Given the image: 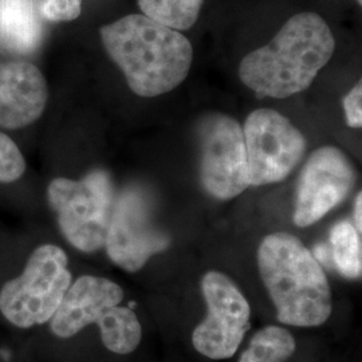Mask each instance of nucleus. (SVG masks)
I'll list each match as a JSON object with an SVG mask.
<instances>
[{"label":"nucleus","mask_w":362,"mask_h":362,"mask_svg":"<svg viewBox=\"0 0 362 362\" xmlns=\"http://www.w3.org/2000/svg\"><path fill=\"white\" fill-rule=\"evenodd\" d=\"M169 246V238L152 220L151 203L139 188L117 197L105 238L109 258L129 272H139L152 255Z\"/></svg>","instance_id":"6e6552de"},{"label":"nucleus","mask_w":362,"mask_h":362,"mask_svg":"<svg viewBox=\"0 0 362 362\" xmlns=\"http://www.w3.org/2000/svg\"><path fill=\"white\" fill-rule=\"evenodd\" d=\"M357 1H358V3H360V4H361V3H362V0H357Z\"/></svg>","instance_id":"5701e85b"},{"label":"nucleus","mask_w":362,"mask_h":362,"mask_svg":"<svg viewBox=\"0 0 362 362\" xmlns=\"http://www.w3.org/2000/svg\"><path fill=\"white\" fill-rule=\"evenodd\" d=\"M144 15L173 30H188L199 18L203 0H139Z\"/></svg>","instance_id":"f3484780"},{"label":"nucleus","mask_w":362,"mask_h":362,"mask_svg":"<svg viewBox=\"0 0 362 362\" xmlns=\"http://www.w3.org/2000/svg\"><path fill=\"white\" fill-rule=\"evenodd\" d=\"M40 7L47 21L70 22L81 15L82 0H43Z\"/></svg>","instance_id":"6ab92c4d"},{"label":"nucleus","mask_w":362,"mask_h":362,"mask_svg":"<svg viewBox=\"0 0 362 362\" xmlns=\"http://www.w3.org/2000/svg\"><path fill=\"white\" fill-rule=\"evenodd\" d=\"M47 194L61 231L73 246L83 252L105 246L115 204L113 184L105 170H93L82 180L55 179Z\"/></svg>","instance_id":"39448f33"},{"label":"nucleus","mask_w":362,"mask_h":362,"mask_svg":"<svg viewBox=\"0 0 362 362\" xmlns=\"http://www.w3.org/2000/svg\"><path fill=\"white\" fill-rule=\"evenodd\" d=\"M38 0H0V43L19 54L34 52L43 37Z\"/></svg>","instance_id":"ddd939ff"},{"label":"nucleus","mask_w":362,"mask_h":362,"mask_svg":"<svg viewBox=\"0 0 362 362\" xmlns=\"http://www.w3.org/2000/svg\"><path fill=\"white\" fill-rule=\"evenodd\" d=\"M362 89L361 82H358L349 94L344 98V107L346 121L351 128H361L362 127Z\"/></svg>","instance_id":"aec40b11"},{"label":"nucleus","mask_w":362,"mask_h":362,"mask_svg":"<svg viewBox=\"0 0 362 362\" xmlns=\"http://www.w3.org/2000/svg\"><path fill=\"white\" fill-rule=\"evenodd\" d=\"M97 325L101 329L105 346L117 354L132 353L141 341V325L129 308L113 306Z\"/></svg>","instance_id":"4468645a"},{"label":"nucleus","mask_w":362,"mask_h":362,"mask_svg":"<svg viewBox=\"0 0 362 362\" xmlns=\"http://www.w3.org/2000/svg\"><path fill=\"white\" fill-rule=\"evenodd\" d=\"M334 49V37L320 15L297 13L269 45L245 57L239 76L258 98H287L310 86Z\"/></svg>","instance_id":"f257e3e1"},{"label":"nucleus","mask_w":362,"mask_h":362,"mask_svg":"<svg viewBox=\"0 0 362 362\" xmlns=\"http://www.w3.org/2000/svg\"><path fill=\"white\" fill-rule=\"evenodd\" d=\"M207 318L194 329V349L212 360L230 358L250 327V305L224 274L208 272L202 282Z\"/></svg>","instance_id":"1a4fd4ad"},{"label":"nucleus","mask_w":362,"mask_h":362,"mask_svg":"<svg viewBox=\"0 0 362 362\" xmlns=\"http://www.w3.org/2000/svg\"><path fill=\"white\" fill-rule=\"evenodd\" d=\"M294 350L296 341L288 330L269 326L252 337L239 362H285Z\"/></svg>","instance_id":"dca6fc26"},{"label":"nucleus","mask_w":362,"mask_h":362,"mask_svg":"<svg viewBox=\"0 0 362 362\" xmlns=\"http://www.w3.org/2000/svg\"><path fill=\"white\" fill-rule=\"evenodd\" d=\"M258 264L278 321L299 327L327 321L330 286L320 262L298 238L286 233L266 236L259 246Z\"/></svg>","instance_id":"7ed1b4c3"},{"label":"nucleus","mask_w":362,"mask_h":362,"mask_svg":"<svg viewBox=\"0 0 362 362\" xmlns=\"http://www.w3.org/2000/svg\"><path fill=\"white\" fill-rule=\"evenodd\" d=\"M70 284L65 251L52 245L38 247L23 272L1 287L0 311L22 329L49 322Z\"/></svg>","instance_id":"20e7f679"},{"label":"nucleus","mask_w":362,"mask_h":362,"mask_svg":"<svg viewBox=\"0 0 362 362\" xmlns=\"http://www.w3.org/2000/svg\"><path fill=\"white\" fill-rule=\"evenodd\" d=\"M105 49L132 91L157 97L177 88L194 59L191 42L146 15L132 13L101 28Z\"/></svg>","instance_id":"f03ea898"},{"label":"nucleus","mask_w":362,"mask_h":362,"mask_svg":"<svg viewBox=\"0 0 362 362\" xmlns=\"http://www.w3.org/2000/svg\"><path fill=\"white\" fill-rule=\"evenodd\" d=\"M46 81L28 62L0 64V127L19 129L42 116L47 103Z\"/></svg>","instance_id":"f8f14e48"},{"label":"nucleus","mask_w":362,"mask_h":362,"mask_svg":"<svg viewBox=\"0 0 362 362\" xmlns=\"http://www.w3.org/2000/svg\"><path fill=\"white\" fill-rule=\"evenodd\" d=\"M314 258L317 259V262H322L326 264H330V258H332V252L327 247L317 246L314 248Z\"/></svg>","instance_id":"412c9836"},{"label":"nucleus","mask_w":362,"mask_h":362,"mask_svg":"<svg viewBox=\"0 0 362 362\" xmlns=\"http://www.w3.org/2000/svg\"><path fill=\"white\" fill-rule=\"evenodd\" d=\"M356 184L349 158L334 146L315 151L306 161L298 181L294 223L309 227L342 203Z\"/></svg>","instance_id":"9d476101"},{"label":"nucleus","mask_w":362,"mask_h":362,"mask_svg":"<svg viewBox=\"0 0 362 362\" xmlns=\"http://www.w3.org/2000/svg\"><path fill=\"white\" fill-rule=\"evenodd\" d=\"M200 180L208 194L228 200L248 184L246 144L240 124L226 115H209L199 122Z\"/></svg>","instance_id":"0eeeda50"},{"label":"nucleus","mask_w":362,"mask_h":362,"mask_svg":"<svg viewBox=\"0 0 362 362\" xmlns=\"http://www.w3.org/2000/svg\"><path fill=\"white\" fill-rule=\"evenodd\" d=\"M243 134L248 184L252 187L285 180L306 152L300 130L272 109H258L247 117Z\"/></svg>","instance_id":"423d86ee"},{"label":"nucleus","mask_w":362,"mask_h":362,"mask_svg":"<svg viewBox=\"0 0 362 362\" xmlns=\"http://www.w3.org/2000/svg\"><path fill=\"white\" fill-rule=\"evenodd\" d=\"M26 170L25 158L13 140L0 132V182H13Z\"/></svg>","instance_id":"a211bd4d"},{"label":"nucleus","mask_w":362,"mask_h":362,"mask_svg":"<svg viewBox=\"0 0 362 362\" xmlns=\"http://www.w3.org/2000/svg\"><path fill=\"white\" fill-rule=\"evenodd\" d=\"M124 298L119 286L100 276L83 275L69 287L50 320L52 333L59 338L76 336L83 327L98 324L106 311Z\"/></svg>","instance_id":"9b49d317"},{"label":"nucleus","mask_w":362,"mask_h":362,"mask_svg":"<svg viewBox=\"0 0 362 362\" xmlns=\"http://www.w3.org/2000/svg\"><path fill=\"white\" fill-rule=\"evenodd\" d=\"M361 206H362V194L358 192L356 197V203H354V223H356V228L357 231L361 233L362 220H361Z\"/></svg>","instance_id":"4be33fe9"},{"label":"nucleus","mask_w":362,"mask_h":362,"mask_svg":"<svg viewBox=\"0 0 362 362\" xmlns=\"http://www.w3.org/2000/svg\"><path fill=\"white\" fill-rule=\"evenodd\" d=\"M332 258L338 272L344 276L356 279L361 276V233L350 221H339L330 233Z\"/></svg>","instance_id":"2eb2a0df"}]
</instances>
